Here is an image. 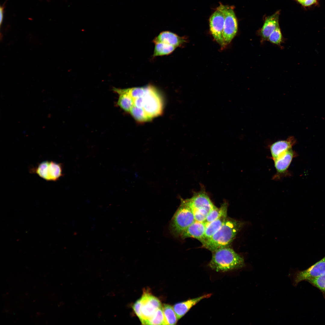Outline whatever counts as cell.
Segmentation results:
<instances>
[{
    "label": "cell",
    "instance_id": "1",
    "mask_svg": "<svg viewBox=\"0 0 325 325\" xmlns=\"http://www.w3.org/2000/svg\"><path fill=\"white\" fill-rule=\"evenodd\" d=\"M128 96V113L138 121L145 122L161 115L163 102L159 91L151 85L124 89Z\"/></svg>",
    "mask_w": 325,
    "mask_h": 325
},
{
    "label": "cell",
    "instance_id": "2",
    "mask_svg": "<svg viewBox=\"0 0 325 325\" xmlns=\"http://www.w3.org/2000/svg\"><path fill=\"white\" fill-rule=\"evenodd\" d=\"M243 225L241 221L227 218L221 228L211 237L202 243V246L212 252L229 246Z\"/></svg>",
    "mask_w": 325,
    "mask_h": 325
},
{
    "label": "cell",
    "instance_id": "3",
    "mask_svg": "<svg viewBox=\"0 0 325 325\" xmlns=\"http://www.w3.org/2000/svg\"><path fill=\"white\" fill-rule=\"evenodd\" d=\"M212 253L208 266L216 271H228L241 268L245 265L243 258L229 246L218 249Z\"/></svg>",
    "mask_w": 325,
    "mask_h": 325
},
{
    "label": "cell",
    "instance_id": "4",
    "mask_svg": "<svg viewBox=\"0 0 325 325\" xmlns=\"http://www.w3.org/2000/svg\"><path fill=\"white\" fill-rule=\"evenodd\" d=\"M195 221L193 213L185 199H181L180 205L170 221V231L174 236H180L184 231Z\"/></svg>",
    "mask_w": 325,
    "mask_h": 325
},
{
    "label": "cell",
    "instance_id": "5",
    "mask_svg": "<svg viewBox=\"0 0 325 325\" xmlns=\"http://www.w3.org/2000/svg\"><path fill=\"white\" fill-rule=\"evenodd\" d=\"M191 210L196 221L204 222L215 206L204 190L195 193L190 199H185Z\"/></svg>",
    "mask_w": 325,
    "mask_h": 325
},
{
    "label": "cell",
    "instance_id": "6",
    "mask_svg": "<svg viewBox=\"0 0 325 325\" xmlns=\"http://www.w3.org/2000/svg\"><path fill=\"white\" fill-rule=\"evenodd\" d=\"M29 171L47 181H56L63 176L62 164L53 161H42Z\"/></svg>",
    "mask_w": 325,
    "mask_h": 325
},
{
    "label": "cell",
    "instance_id": "7",
    "mask_svg": "<svg viewBox=\"0 0 325 325\" xmlns=\"http://www.w3.org/2000/svg\"><path fill=\"white\" fill-rule=\"evenodd\" d=\"M218 8L223 12L224 16L222 36L226 45L231 42L237 33V21L235 13L231 7L221 5Z\"/></svg>",
    "mask_w": 325,
    "mask_h": 325
},
{
    "label": "cell",
    "instance_id": "8",
    "mask_svg": "<svg viewBox=\"0 0 325 325\" xmlns=\"http://www.w3.org/2000/svg\"><path fill=\"white\" fill-rule=\"evenodd\" d=\"M140 299L142 317L140 320L142 324L147 325L148 321L157 309L161 308L162 306L158 299L147 290L144 291Z\"/></svg>",
    "mask_w": 325,
    "mask_h": 325
},
{
    "label": "cell",
    "instance_id": "9",
    "mask_svg": "<svg viewBox=\"0 0 325 325\" xmlns=\"http://www.w3.org/2000/svg\"><path fill=\"white\" fill-rule=\"evenodd\" d=\"M325 274V256L307 269L298 271L295 273L293 284L296 286L302 281L308 280L318 277Z\"/></svg>",
    "mask_w": 325,
    "mask_h": 325
},
{
    "label": "cell",
    "instance_id": "10",
    "mask_svg": "<svg viewBox=\"0 0 325 325\" xmlns=\"http://www.w3.org/2000/svg\"><path fill=\"white\" fill-rule=\"evenodd\" d=\"M224 21L223 12L217 8L210 17V30L214 39L222 47L225 46L222 36Z\"/></svg>",
    "mask_w": 325,
    "mask_h": 325
},
{
    "label": "cell",
    "instance_id": "11",
    "mask_svg": "<svg viewBox=\"0 0 325 325\" xmlns=\"http://www.w3.org/2000/svg\"><path fill=\"white\" fill-rule=\"evenodd\" d=\"M296 154L292 148L273 160L276 173L273 176V179L278 180L284 176L286 175L288 169L292 159L296 156Z\"/></svg>",
    "mask_w": 325,
    "mask_h": 325
},
{
    "label": "cell",
    "instance_id": "12",
    "mask_svg": "<svg viewBox=\"0 0 325 325\" xmlns=\"http://www.w3.org/2000/svg\"><path fill=\"white\" fill-rule=\"evenodd\" d=\"M221 205L222 210L220 216L215 220L206 224L204 238L201 243L209 238L220 229L227 218L228 204L224 202Z\"/></svg>",
    "mask_w": 325,
    "mask_h": 325
},
{
    "label": "cell",
    "instance_id": "13",
    "mask_svg": "<svg viewBox=\"0 0 325 325\" xmlns=\"http://www.w3.org/2000/svg\"><path fill=\"white\" fill-rule=\"evenodd\" d=\"M296 140L293 137H290L286 140H279L275 142L270 146L271 159L273 160L292 148Z\"/></svg>",
    "mask_w": 325,
    "mask_h": 325
},
{
    "label": "cell",
    "instance_id": "14",
    "mask_svg": "<svg viewBox=\"0 0 325 325\" xmlns=\"http://www.w3.org/2000/svg\"><path fill=\"white\" fill-rule=\"evenodd\" d=\"M206 227L204 222L195 221L184 231L180 237L183 239L194 238L201 242L204 238Z\"/></svg>",
    "mask_w": 325,
    "mask_h": 325
},
{
    "label": "cell",
    "instance_id": "15",
    "mask_svg": "<svg viewBox=\"0 0 325 325\" xmlns=\"http://www.w3.org/2000/svg\"><path fill=\"white\" fill-rule=\"evenodd\" d=\"M279 11H277L265 19L259 33L262 42L268 41L271 34L279 26Z\"/></svg>",
    "mask_w": 325,
    "mask_h": 325
},
{
    "label": "cell",
    "instance_id": "16",
    "mask_svg": "<svg viewBox=\"0 0 325 325\" xmlns=\"http://www.w3.org/2000/svg\"><path fill=\"white\" fill-rule=\"evenodd\" d=\"M211 295V294H205L175 304L173 306V308L178 319L179 320L192 307L200 301L203 299L209 298Z\"/></svg>",
    "mask_w": 325,
    "mask_h": 325
},
{
    "label": "cell",
    "instance_id": "17",
    "mask_svg": "<svg viewBox=\"0 0 325 325\" xmlns=\"http://www.w3.org/2000/svg\"><path fill=\"white\" fill-rule=\"evenodd\" d=\"M185 38L169 31L161 32L153 39L154 43L158 42L166 43L176 47L180 46L186 42Z\"/></svg>",
    "mask_w": 325,
    "mask_h": 325
},
{
    "label": "cell",
    "instance_id": "18",
    "mask_svg": "<svg viewBox=\"0 0 325 325\" xmlns=\"http://www.w3.org/2000/svg\"><path fill=\"white\" fill-rule=\"evenodd\" d=\"M154 44L155 46L153 54V57L169 54L176 48L172 45L162 42Z\"/></svg>",
    "mask_w": 325,
    "mask_h": 325
},
{
    "label": "cell",
    "instance_id": "19",
    "mask_svg": "<svg viewBox=\"0 0 325 325\" xmlns=\"http://www.w3.org/2000/svg\"><path fill=\"white\" fill-rule=\"evenodd\" d=\"M162 309L166 325L176 324L178 319L173 307L168 304H164Z\"/></svg>",
    "mask_w": 325,
    "mask_h": 325
},
{
    "label": "cell",
    "instance_id": "20",
    "mask_svg": "<svg viewBox=\"0 0 325 325\" xmlns=\"http://www.w3.org/2000/svg\"><path fill=\"white\" fill-rule=\"evenodd\" d=\"M147 325H166L162 307L157 309Z\"/></svg>",
    "mask_w": 325,
    "mask_h": 325
},
{
    "label": "cell",
    "instance_id": "21",
    "mask_svg": "<svg viewBox=\"0 0 325 325\" xmlns=\"http://www.w3.org/2000/svg\"><path fill=\"white\" fill-rule=\"evenodd\" d=\"M307 282L319 289L325 298V274Z\"/></svg>",
    "mask_w": 325,
    "mask_h": 325
},
{
    "label": "cell",
    "instance_id": "22",
    "mask_svg": "<svg viewBox=\"0 0 325 325\" xmlns=\"http://www.w3.org/2000/svg\"><path fill=\"white\" fill-rule=\"evenodd\" d=\"M283 36L279 26L271 34L268 41L277 45H280L283 41Z\"/></svg>",
    "mask_w": 325,
    "mask_h": 325
},
{
    "label": "cell",
    "instance_id": "23",
    "mask_svg": "<svg viewBox=\"0 0 325 325\" xmlns=\"http://www.w3.org/2000/svg\"><path fill=\"white\" fill-rule=\"evenodd\" d=\"M222 210V206L218 208L215 206L209 213L204 222L206 225L216 219L221 215Z\"/></svg>",
    "mask_w": 325,
    "mask_h": 325
},
{
    "label": "cell",
    "instance_id": "24",
    "mask_svg": "<svg viewBox=\"0 0 325 325\" xmlns=\"http://www.w3.org/2000/svg\"><path fill=\"white\" fill-rule=\"evenodd\" d=\"M306 10L311 9L320 5L319 0H295Z\"/></svg>",
    "mask_w": 325,
    "mask_h": 325
},
{
    "label": "cell",
    "instance_id": "25",
    "mask_svg": "<svg viewBox=\"0 0 325 325\" xmlns=\"http://www.w3.org/2000/svg\"><path fill=\"white\" fill-rule=\"evenodd\" d=\"M141 304L140 298L136 301L133 304L132 308L135 313L139 318L141 319L142 315L141 311Z\"/></svg>",
    "mask_w": 325,
    "mask_h": 325
},
{
    "label": "cell",
    "instance_id": "26",
    "mask_svg": "<svg viewBox=\"0 0 325 325\" xmlns=\"http://www.w3.org/2000/svg\"><path fill=\"white\" fill-rule=\"evenodd\" d=\"M5 2L2 5H1L0 7V24L1 26V25L2 23L3 20L4 19V9L5 8Z\"/></svg>",
    "mask_w": 325,
    "mask_h": 325
}]
</instances>
